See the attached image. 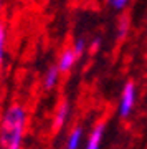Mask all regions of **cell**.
<instances>
[{"label": "cell", "mask_w": 147, "mask_h": 149, "mask_svg": "<svg viewBox=\"0 0 147 149\" xmlns=\"http://www.w3.org/2000/svg\"><path fill=\"white\" fill-rule=\"evenodd\" d=\"M127 32H129V20H127L126 17H122L119 18V23H117V38L122 40V38L127 37Z\"/></svg>", "instance_id": "cell-8"}, {"label": "cell", "mask_w": 147, "mask_h": 149, "mask_svg": "<svg viewBox=\"0 0 147 149\" xmlns=\"http://www.w3.org/2000/svg\"><path fill=\"white\" fill-rule=\"evenodd\" d=\"M81 141H83V128L81 126H76V128H73L69 131L68 138H66L64 149H79Z\"/></svg>", "instance_id": "cell-7"}, {"label": "cell", "mask_w": 147, "mask_h": 149, "mask_svg": "<svg viewBox=\"0 0 147 149\" xmlns=\"http://www.w3.org/2000/svg\"><path fill=\"white\" fill-rule=\"evenodd\" d=\"M104 123H99L96 124L94 129L91 131V134L88 136V141L84 144V149H101V144H103V138H104Z\"/></svg>", "instance_id": "cell-5"}, {"label": "cell", "mask_w": 147, "mask_h": 149, "mask_svg": "<svg viewBox=\"0 0 147 149\" xmlns=\"http://www.w3.org/2000/svg\"><path fill=\"white\" fill-rule=\"evenodd\" d=\"M5 43H7V30L0 23V66H2V61H3V55H5Z\"/></svg>", "instance_id": "cell-10"}, {"label": "cell", "mask_w": 147, "mask_h": 149, "mask_svg": "<svg viewBox=\"0 0 147 149\" xmlns=\"http://www.w3.org/2000/svg\"><path fill=\"white\" fill-rule=\"evenodd\" d=\"M71 47L74 48V52H76V55H78V56H83V53L88 50V42H86L84 38H76Z\"/></svg>", "instance_id": "cell-9"}, {"label": "cell", "mask_w": 147, "mask_h": 149, "mask_svg": "<svg viewBox=\"0 0 147 149\" xmlns=\"http://www.w3.org/2000/svg\"><path fill=\"white\" fill-rule=\"evenodd\" d=\"M26 128V109L15 103L0 119V149H21Z\"/></svg>", "instance_id": "cell-1"}, {"label": "cell", "mask_w": 147, "mask_h": 149, "mask_svg": "<svg viewBox=\"0 0 147 149\" xmlns=\"http://www.w3.org/2000/svg\"><path fill=\"white\" fill-rule=\"evenodd\" d=\"M79 60V56L76 55V52H74L73 47H66L60 53V58H58V68H60V71L61 73H68V71H71V70L74 68V65H76V61Z\"/></svg>", "instance_id": "cell-3"}, {"label": "cell", "mask_w": 147, "mask_h": 149, "mask_svg": "<svg viewBox=\"0 0 147 149\" xmlns=\"http://www.w3.org/2000/svg\"><path fill=\"white\" fill-rule=\"evenodd\" d=\"M99 47H101V38H99V37L93 38V42L89 43V50H91V52H96Z\"/></svg>", "instance_id": "cell-12"}, {"label": "cell", "mask_w": 147, "mask_h": 149, "mask_svg": "<svg viewBox=\"0 0 147 149\" xmlns=\"http://www.w3.org/2000/svg\"><path fill=\"white\" fill-rule=\"evenodd\" d=\"M0 10H2V0H0Z\"/></svg>", "instance_id": "cell-13"}, {"label": "cell", "mask_w": 147, "mask_h": 149, "mask_svg": "<svg viewBox=\"0 0 147 149\" xmlns=\"http://www.w3.org/2000/svg\"><path fill=\"white\" fill-rule=\"evenodd\" d=\"M69 111H71V108H69L68 100H63V101L58 104L56 111H55V118H53V129H55V131L61 129L64 124L68 123Z\"/></svg>", "instance_id": "cell-4"}, {"label": "cell", "mask_w": 147, "mask_h": 149, "mask_svg": "<svg viewBox=\"0 0 147 149\" xmlns=\"http://www.w3.org/2000/svg\"><path fill=\"white\" fill-rule=\"evenodd\" d=\"M60 76H61V71L58 68V65H53L45 71V76H43V88L45 90H55L60 83Z\"/></svg>", "instance_id": "cell-6"}, {"label": "cell", "mask_w": 147, "mask_h": 149, "mask_svg": "<svg viewBox=\"0 0 147 149\" xmlns=\"http://www.w3.org/2000/svg\"><path fill=\"white\" fill-rule=\"evenodd\" d=\"M131 0H109V5L116 10H124L127 5H129Z\"/></svg>", "instance_id": "cell-11"}, {"label": "cell", "mask_w": 147, "mask_h": 149, "mask_svg": "<svg viewBox=\"0 0 147 149\" xmlns=\"http://www.w3.org/2000/svg\"><path fill=\"white\" fill-rule=\"evenodd\" d=\"M136 98H137V88L134 85V81H127L124 88L121 91V98H119V116L122 119L131 116V113L134 111L136 106Z\"/></svg>", "instance_id": "cell-2"}]
</instances>
